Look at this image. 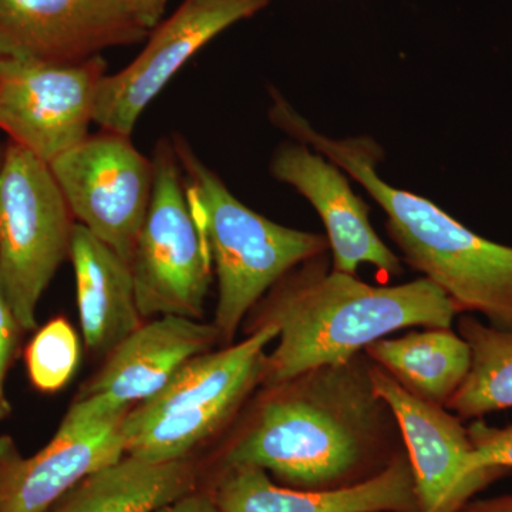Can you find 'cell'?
I'll return each instance as SVG.
<instances>
[{"label":"cell","mask_w":512,"mask_h":512,"mask_svg":"<svg viewBox=\"0 0 512 512\" xmlns=\"http://www.w3.org/2000/svg\"><path fill=\"white\" fill-rule=\"evenodd\" d=\"M3 154H5V148H0V164H2Z\"/></svg>","instance_id":"cell-28"},{"label":"cell","mask_w":512,"mask_h":512,"mask_svg":"<svg viewBox=\"0 0 512 512\" xmlns=\"http://www.w3.org/2000/svg\"><path fill=\"white\" fill-rule=\"evenodd\" d=\"M143 28L151 32L163 16L167 0H123Z\"/></svg>","instance_id":"cell-25"},{"label":"cell","mask_w":512,"mask_h":512,"mask_svg":"<svg viewBox=\"0 0 512 512\" xmlns=\"http://www.w3.org/2000/svg\"><path fill=\"white\" fill-rule=\"evenodd\" d=\"M69 259L84 343L94 355L107 357L146 322L138 311L131 266L80 224L74 225Z\"/></svg>","instance_id":"cell-17"},{"label":"cell","mask_w":512,"mask_h":512,"mask_svg":"<svg viewBox=\"0 0 512 512\" xmlns=\"http://www.w3.org/2000/svg\"><path fill=\"white\" fill-rule=\"evenodd\" d=\"M271 0H184L151 30L146 47L123 70L104 77L94 109L101 130L130 137L143 111L198 52Z\"/></svg>","instance_id":"cell-10"},{"label":"cell","mask_w":512,"mask_h":512,"mask_svg":"<svg viewBox=\"0 0 512 512\" xmlns=\"http://www.w3.org/2000/svg\"><path fill=\"white\" fill-rule=\"evenodd\" d=\"M360 353L259 387L222 454L224 468L255 467L296 490L360 483L404 450L389 404Z\"/></svg>","instance_id":"cell-1"},{"label":"cell","mask_w":512,"mask_h":512,"mask_svg":"<svg viewBox=\"0 0 512 512\" xmlns=\"http://www.w3.org/2000/svg\"><path fill=\"white\" fill-rule=\"evenodd\" d=\"M372 380L402 434L420 512H458L477 491L503 473L500 468H471L473 443L468 427L456 414L407 392L375 363Z\"/></svg>","instance_id":"cell-11"},{"label":"cell","mask_w":512,"mask_h":512,"mask_svg":"<svg viewBox=\"0 0 512 512\" xmlns=\"http://www.w3.org/2000/svg\"><path fill=\"white\" fill-rule=\"evenodd\" d=\"M276 339L275 328L259 329L190 360L164 389L128 412L121 426L126 454L154 463L191 458L237 420L261 387Z\"/></svg>","instance_id":"cell-5"},{"label":"cell","mask_w":512,"mask_h":512,"mask_svg":"<svg viewBox=\"0 0 512 512\" xmlns=\"http://www.w3.org/2000/svg\"><path fill=\"white\" fill-rule=\"evenodd\" d=\"M23 333L25 330L0 284V421L12 414V404L6 394V376L18 356Z\"/></svg>","instance_id":"cell-23"},{"label":"cell","mask_w":512,"mask_h":512,"mask_svg":"<svg viewBox=\"0 0 512 512\" xmlns=\"http://www.w3.org/2000/svg\"><path fill=\"white\" fill-rule=\"evenodd\" d=\"M123 421L92 423L66 414L53 439L30 457L12 437L0 436V512H49L84 478L120 460Z\"/></svg>","instance_id":"cell-12"},{"label":"cell","mask_w":512,"mask_h":512,"mask_svg":"<svg viewBox=\"0 0 512 512\" xmlns=\"http://www.w3.org/2000/svg\"><path fill=\"white\" fill-rule=\"evenodd\" d=\"M0 35L19 55L74 64L150 32L123 0H0Z\"/></svg>","instance_id":"cell-13"},{"label":"cell","mask_w":512,"mask_h":512,"mask_svg":"<svg viewBox=\"0 0 512 512\" xmlns=\"http://www.w3.org/2000/svg\"><path fill=\"white\" fill-rule=\"evenodd\" d=\"M218 279L214 325L234 343L256 303L295 266L329 251L328 238L276 224L242 204L183 137L171 138Z\"/></svg>","instance_id":"cell-4"},{"label":"cell","mask_w":512,"mask_h":512,"mask_svg":"<svg viewBox=\"0 0 512 512\" xmlns=\"http://www.w3.org/2000/svg\"><path fill=\"white\" fill-rule=\"evenodd\" d=\"M195 485L191 458L154 463L124 454L80 481L49 512H157Z\"/></svg>","instance_id":"cell-18"},{"label":"cell","mask_w":512,"mask_h":512,"mask_svg":"<svg viewBox=\"0 0 512 512\" xmlns=\"http://www.w3.org/2000/svg\"><path fill=\"white\" fill-rule=\"evenodd\" d=\"M375 365L421 400L446 407L471 369V350L453 328H416L367 346Z\"/></svg>","instance_id":"cell-19"},{"label":"cell","mask_w":512,"mask_h":512,"mask_svg":"<svg viewBox=\"0 0 512 512\" xmlns=\"http://www.w3.org/2000/svg\"><path fill=\"white\" fill-rule=\"evenodd\" d=\"M153 163V195L130 262L138 311L144 320L201 319L212 261L173 141L158 143Z\"/></svg>","instance_id":"cell-7"},{"label":"cell","mask_w":512,"mask_h":512,"mask_svg":"<svg viewBox=\"0 0 512 512\" xmlns=\"http://www.w3.org/2000/svg\"><path fill=\"white\" fill-rule=\"evenodd\" d=\"M80 339L72 323L53 318L36 329L25 349L26 372L37 392L53 394L64 389L80 365Z\"/></svg>","instance_id":"cell-21"},{"label":"cell","mask_w":512,"mask_h":512,"mask_svg":"<svg viewBox=\"0 0 512 512\" xmlns=\"http://www.w3.org/2000/svg\"><path fill=\"white\" fill-rule=\"evenodd\" d=\"M458 315L430 279L375 286L332 268L328 252L295 266L249 312L245 336L275 328L261 387L320 366L338 365L397 330L453 328Z\"/></svg>","instance_id":"cell-2"},{"label":"cell","mask_w":512,"mask_h":512,"mask_svg":"<svg viewBox=\"0 0 512 512\" xmlns=\"http://www.w3.org/2000/svg\"><path fill=\"white\" fill-rule=\"evenodd\" d=\"M214 500L224 512H420L404 450L376 476L330 490L285 487L261 468H224Z\"/></svg>","instance_id":"cell-16"},{"label":"cell","mask_w":512,"mask_h":512,"mask_svg":"<svg viewBox=\"0 0 512 512\" xmlns=\"http://www.w3.org/2000/svg\"><path fill=\"white\" fill-rule=\"evenodd\" d=\"M157 512H224L215 503L214 495L192 491L180 500L165 505Z\"/></svg>","instance_id":"cell-24"},{"label":"cell","mask_w":512,"mask_h":512,"mask_svg":"<svg viewBox=\"0 0 512 512\" xmlns=\"http://www.w3.org/2000/svg\"><path fill=\"white\" fill-rule=\"evenodd\" d=\"M275 126L312 146L362 185L386 214L387 232L404 261L439 286L457 313L476 312L512 330V247L481 237L434 202L382 180V148L370 137H326L276 97Z\"/></svg>","instance_id":"cell-3"},{"label":"cell","mask_w":512,"mask_h":512,"mask_svg":"<svg viewBox=\"0 0 512 512\" xmlns=\"http://www.w3.org/2000/svg\"><path fill=\"white\" fill-rule=\"evenodd\" d=\"M271 173L311 202L322 218L335 271L356 276L359 266L367 264L384 279L402 275V261L376 234L369 207L352 191L338 165L305 144H286L276 151Z\"/></svg>","instance_id":"cell-15"},{"label":"cell","mask_w":512,"mask_h":512,"mask_svg":"<svg viewBox=\"0 0 512 512\" xmlns=\"http://www.w3.org/2000/svg\"><path fill=\"white\" fill-rule=\"evenodd\" d=\"M49 164L9 141L0 164V284L25 332L69 258L74 222Z\"/></svg>","instance_id":"cell-6"},{"label":"cell","mask_w":512,"mask_h":512,"mask_svg":"<svg viewBox=\"0 0 512 512\" xmlns=\"http://www.w3.org/2000/svg\"><path fill=\"white\" fill-rule=\"evenodd\" d=\"M106 62L56 64L33 57L0 59V130L9 141L52 163L82 143L94 123V109Z\"/></svg>","instance_id":"cell-8"},{"label":"cell","mask_w":512,"mask_h":512,"mask_svg":"<svg viewBox=\"0 0 512 512\" xmlns=\"http://www.w3.org/2000/svg\"><path fill=\"white\" fill-rule=\"evenodd\" d=\"M457 332L470 346L471 369L446 409L461 420L511 409L512 330L466 316L458 319Z\"/></svg>","instance_id":"cell-20"},{"label":"cell","mask_w":512,"mask_h":512,"mask_svg":"<svg viewBox=\"0 0 512 512\" xmlns=\"http://www.w3.org/2000/svg\"><path fill=\"white\" fill-rule=\"evenodd\" d=\"M15 49L10 45L8 40L5 39L2 35H0V59L5 56L15 55Z\"/></svg>","instance_id":"cell-27"},{"label":"cell","mask_w":512,"mask_h":512,"mask_svg":"<svg viewBox=\"0 0 512 512\" xmlns=\"http://www.w3.org/2000/svg\"><path fill=\"white\" fill-rule=\"evenodd\" d=\"M458 512H512V495L468 503Z\"/></svg>","instance_id":"cell-26"},{"label":"cell","mask_w":512,"mask_h":512,"mask_svg":"<svg viewBox=\"0 0 512 512\" xmlns=\"http://www.w3.org/2000/svg\"><path fill=\"white\" fill-rule=\"evenodd\" d=\"M221 342L214 323L185 316L147 320L106 357L77 397L96 400L117 416L164 389L194 357Z\"/></svg>","instance_id":"cell-14"},{"label":"cell","mask_w":512,"mask_h":512,"mask_svg":"<svg viewBox=\"0 0 512 512\" xmlns=\"http://www.w3.org/2000/svg\"><path fill=\"white\" fill-rule=\"evenodd\" d=\"M49 167L77 224L130 264L153 195V160L130 137L103 130Z\"/></svg>","instance_id":"cell-9"},{"label":"cell","mask_w":512,"mask_h":512,"mask_svg":"<svg viewBox=\"0 0 512 512\" xmlns=\"http://www.w3.org/2000/svg\"><path fill=\"white\" fill-rule=\"evenodd\" d=\"M473 454H471V468L474 471L500 468H512V424L497 429L490 427L484 421H474L468 427Z\"/></svg>","instance_id":"cell-22"}]
</instances>
